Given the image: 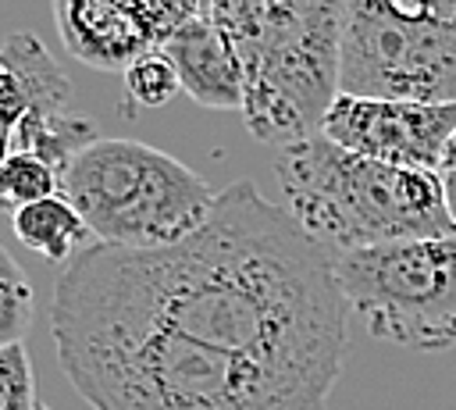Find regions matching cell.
<instances>
[{"instance_id":"6da1fadb","label":"cell","mask_w":456,"mask_h":410,"mask_svg":"<svg viewBox=\"0 0 456 410\" xmlns=\"http://www.w3.org/2000/svg\"><path fill=\"white\" fill-rule=\"evenodd\" d=\"M53 303L160 328L324 396L342 374L349 303L335 253L246 178L221 189L207 221L175 246L93 242L64 264Z\"/></svg>"},{"instance_id":"7a4b0ae2","label":"cell","mask_w":456,"mask_h":410,"mask_svg":"<svg viewBox=\"0 0 456 410\" xmlns=\"http://www.w3.org/2000/svg\"><path fill=\"white\" fill-rule=\"evenodd\" d=\"M57 360L93 410H324L314 392L253 360L150 324L53 303Z\"/></svg>"},{"instance_id":"3957f363","label":"cell","mask_w":456,"mask_h":410,"mask_svg":"<svg viewBox=\"0 0 456 410\" xmlns=\"http://www.w3.org/2000/svg\"><path fill=\"white\" fill-rule=\"evenodd\" d=\"M242 64V121L256 143L321 135L338 96L346 0H203Z\"/></svg>"},{"instance_id":"277c9868","label":"cell","mask_w":456,"mask_h":410,"mask_svg":"<svg viewBox=\"0 0 456 410\" xmlns=\"http://www.w3.org/2000/svg\"><path fill=\"white\" fill-rule=\"evenodd\" d=\"M274 175L285 210L335 253L456 232L438 171L395 168L328 135L278 150Z\"/></svg>"},{"instance_id":"5b68a950","label":"cell","mask_w":456,"mask_h":410,"mask_svg":"<svg viewBox=\"0 0 456 410\" xmlns=\"http://www.w3.org/2000/svg\"><path fill=\"white\" fill-rule=\"evenodd\" d=\"M61 193L89 232L118 250H160L189 239L217 193L178 157L139 139H96L64 175Z\"/></svg>"},{"instance_id":"8992f818","label":"cell","mask_w":456,"mask_h":410,"mask_svg":"<svg viewBox=\"0 0 456 410\" xmlns=\"http://www.w3.org/2000/svg\"><path fill=\"white\" fill-rule=\"evenodd\" d=\"M338 93L456 100V0H346Z\"/></svg>"},{"instance_id":"52a82bcc","label":"cell","mask_w":456,"mask_h":410,"mask_svg":"<svg viewBox=\"0 0 456 410\" xmlns=\"http://www.w3.org/2000/svg\"><path fill=\"white\" fill-rule=\"evenodd\" d=\"M335 278L363 328L392 346H456V232L335 253Z\"/></svg>"},{"instance_id":"ba28073f","label":"cell","mask_w":456,"mask_h":410,"mask_svg":"<svg viewBox=\"0 0 456 410\" xmlns=\"http://www.w3.org/2000/svg\"><path fill=\"white\" fill-rule=\"evenodd\" d=\"M321 135L395 168L442 171L445 146L456 135V100L420 103L338 93L321 125Z\"/></svg>"},{"instance_id":"9c48e42d","label":"cell","mask_w":456,"mask_h":410,"mask_svg":"<svg viewBox=\"0 0 456 410\" xmlns=\"http://www.w3.org/2000/svg\"><path fill=\"white\" fill-rule=\"evenodd\" d=\"M64 46L96 68L132 64L160 50V32L142 0H53Z\"/></svg>"},{"instance_id":"30bf717a","label":"cell","mask_w":456,"mask_h":410,"mask_svg":"<svg viewBox=\"0 0 456 410\" xmlns=\"http://www.w3.org/2000/svg\"><path fill=\"white\" fill-rule=\"evenodd\" d=\"M160 53L175 64L182 89L210 111H242L246 82H242V64L214 18L207 14V4L182 21L164 43Z\"/></svg>"},{"instance_id":"8fae6325","label":"cell","mask_w":456,"mask_h":410,"mask_svg":"<svg viewBox=\"0 0 456 410\" xmlns=\"http://www.w3.org/2000/svg\"><path fill=\"white\" fill-rule=\"evenodd\" d=\"M0 86H4V135L28 114H61L71 100V82L39 43L36 32H11L4 39L0 57Z\"/></svg>"},{"instance_id":"7c38bea8","label":"cell","mask_w":456,"mask_h":410,"mask_svg":"<svg viewBox=\"0 0 456 410\" xmlns=\"http://www.w3.org/2000/svg\"><path fill=\"white\" fill-rule=\"evenodd\" d=\"M96 135V121L86 114H43V111H28L7 135H4V153H36L39 160H46L61 178L68 175V168L75 164V157L93 146Z\"/></svg>"},{"instance_id":"4fadbf2b","label":"cell","mask_w":456,"mask_h":410,"mask_svg":"<svg viewBox=\"0 0 456 410\" xmlns=\"http://www.w3.org/2000/svg\"><path fill=\"white\" fill-rule=\"evenodd\" d=\"M11 225H14V235L28 250H36L39 257H46L53 264H71L82 250L93 246V232H89L86 217L64 193L14 210Z\"/></svg>"},{"instance_id":"5bb4252c","label":"cell","mask_w":456,"mask_h":410,"mask_svg":"<svg viewBox=\"0 0 456 410\" xmlns=\"http://www.w3.org/2000/svg\"><path fill=\"white\" fill-rule=\"evenodd\" d=\"M61 185H64V178L46 160H39L36 153H4L0 200L11 210H21V207L50 200V196H61Z\"/></svg>"},{"instance_id":"9a60e30c","label":"cell","mask_w":456,"mask_h":410,"mask_svg":"<svg viewBox=\"0 0 456 410\" xmlns=\"http://www.w3.org/2000/svg\"><path fill=\"white\" fill-rule=\"evenodd\" d=\"M32 324V285L25 282L18 260L0 250V342H21Z\"/></svg>"},{"instance_id":"2e32d148","label":"cell","mask_w":456,"mask_h":410,"mask_svg":"<svg viewBox=\"0 0 456 410\" xmlns=\"http://www.w3.org/2000/svg\"><path fill=\"white\" fill-rule=\"evenodd\" d=\"M125 89L139 107H164L182 89V82H178L175 64L160 50H153L125 68Z\"/></svg>"},{"instance_id":"e0dca14e","label":"cell","mask_w":456,"mask_h":410,"mask_svg":"<svg viewBox=\"0 0 456 410\" xmlns=\"http://www.w3.org/2000/svg\"><path fill=\"white\" fill-rule=\"evenodd\" d=\"M0 410H36V378L25 342L0 346Z\"/></svg>"},{"instance_id":"ac0fdd59","label":"cell","mask_w":456,"mask_h":410,"mask_svg":"<svg viewBox=\"0 0 456 410\" xmlns=\"http://www.w3.org/2000/svg\"><path fill=\"white\" fill-rule=\"evenodd\" d=\"M442 185H445V207H449V217L456 225V175H442Z\"/></svg>"},{"instance_id":"d6986e66","label":"cell","mask_w":456,"mask_h":410,"mask_svg":"<svg viewBox=\"0 0 456 410\" xmlns=\"http://www.w3.org/2000/svg\"><path fill=\"white\" fill-rule=\"evenodd\" d=\"M442 175H456V135L449 139L445 146V157H442Z\"/></svg>"},{"instance_id":"ffe728a7","label":"cell","mask_w":456,"mask_h":410,"mask_svg":"<svg viewBox=\"0 0 456 410\" xmlns=\"http://www.w3.org/2000/svg\"><path fill=\"white\" fill-rule=\"evenodd\" d=\"M36 410H46V406H36Z\"/></svg>"}]
</instances>
